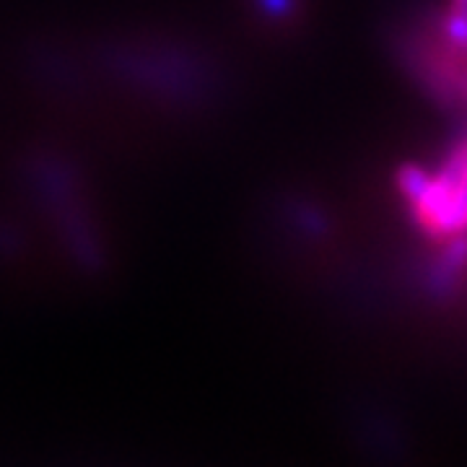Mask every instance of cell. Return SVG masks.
Here are the masks:
<instances>
[{"mask_svg":"<svg viewBox=\"0 0 467 467\" xmlns=\"http://www.w3.org/2000/svg\"><path fill=\"white\" fill-rule=\"evenodd\" d=\"M451 11H460V14H467V0H451Z\"/></svg>","mask_w":467,"mask_h":467,"instance_id":"obj_4","label":"cell"},{"mask_svg":"<svg viewBox=\"0 0 467 467\" xmlns=\"http://www.w3.org/2000/svg\"><path fill=\"white\" fill-rule=\"evenodd\" d=\"M444 32H447V36H450L454 45L467 47V14L451 11L447 21H444Z\"/></svg>","mask_w":467,"mask_h":467,"instance_id":"obj_3","label":"cell"},{"mask_svg":"<svg viewBox=\"0 0 467 467\" xmlns=\"http://www.w3.org/2000/svg\"><path fill=\"white\" fill-rule=\"evenodd\" d=\"M467 267V236L465 232H460L454 239H451L450 244H447V250L441 252V257H439V263L431 270V275H429V285H431V291H439V294H444V291H451L454 284H457V275H460V270H465Z\"/></svg>","mask_w":467,"mask_h":467,"instance_id":"obj_1","label":"cell"},{"mask_svg":"<svg viewBox=\"0 0 467 467\" xmlns=\"http://www.w3.org/2000/svg\"><path fill=\"white\" fill-rule=\"evenodd\" d=\"M429 174H426V169L416 167V164H405V167L398 169V187H400V192L408 198V201L413 202L426 190V184H429Z\"/></svg>","mask_w":467,"mask_h":467,"instance_id":"obj_2","label":"cell"}]
</instances>
